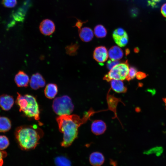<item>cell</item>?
Returning a JSON list of instances; mask_svg holds the SVG:
<instances>
[{"label": "cell", "instance_id": "7402d4cb", "mask_svg": "<svg viewBox=\"0 0 166 166\" xmlns=\"http://www.w3.org/2000/svg\"><path fill=\"white\" fill-rule=\"evenodd\" d=\"M9 141L5 136H0V150H2L6 148L9 145Z\"/></svg>", "mask_w": 166, "mask_h": 166}, {"label": "cell", "instance_id": "1f68e13d", "mask_svg": "<svg viewBox=\"0 0 166 166\" xmlns=\"http://www.w3.org/2000/svg\"><path fill=\"white\" fill-rule=\"evenodd\" d=\"M129 53V50L128 49H126L125 50V54L127 55Z\"/></svg>", "mask_w": 166, "mask_h": 166}, {"label": "cell", "instance_id": "5bb4252c", "mask_svg": "<svg viewBox=\"0 0 166 166\" xmlns=\"http://www.w3.org/2000/svg\"><path fill=\"white\" fill-rule=\"evenodd\" d=\"M79 36L81 40L85 42L90 41L93 37V31L88 27H84L78 30Z\"/></svg>", "mask_w": 166, "mask_h": 166}, {"label": "cell", "instance_id": "8fae6325", "mask_svg": "<svg viewBox=\"0 0 166 166\" xmlns=\"http://www.w3.org/2000/svg\"><path fill=\"white\" fill-rule=\"evenodd\" d=\"M105 123L101 120L93 121L91 125L92 132L96 135H100L104 133L106 129Z\"/></svg>", "mask_w": 166, "mask_h": 166}, {"label": "cell", "instance_id": "484cf974", "mask_svg": "<svg viewBox=\"0 0 166 166\" xmlns=\"http://www.w3.org/2000/svg\"><path fill=\"white\" fill-rule=\"evenodd\" d=\"M120 61L119 60L112 61L109 60L107 63V67L108 69L111 70L116 65L120 63Z\"/></svg>", "mask_w": 166, "mask_h": 166}, {"label": "cell", "instance_id": "4316f807", "mask_svg": "<svg viewBox=\"0 0 166 166\" xmlns=\"http://www.w3.org/2000/svg\"><path fill=\"white\" fill-rule=\"evenodd\" d=\"M7 155V153L6 152L0 150V166H2L3 165V158L5 157Z\"/></svg>", "mask_w": 166, "mask_h": 166}, {"label": "cell", "instance_id": "9a60e30c", "mask_svg": "<svg viewBox=\"0 0 166 166\" xmlns=\"http://www.w3.org/2000/svg\"><path fill=\"white\" fill-rule=\"evenodd\" d=\"M58 92L57 85L54 83H49L45 87L44 93L45 97L48 98L52 99L54 98Z\"/></svg>", "mask_w": 166, "mask_h": 166}, {"label": "cell", "instance_id": "cb8c5ba5", "mask_svg": "<svg viewBox=\"0 0 166 166\" xmlns=\"http://www.w3.org/2000/svg\"><path fill=\"white\" fill-rule=\"evenodd\" d=\"M137 73L136 69L134 67H130L129 68L128 74L126 78L128 81L133 79L136 76Z\"/></svg>", "mask_w": 166, "mask_h": 166}, {"label": "cell", "instance_id": "44dd1931", "mask_svg": "<svg viewBox=\"0 0 166 166\" xmlns=\"http://www.w3.org/2000/svg\"><path fill=\"white\" fill-rule=\"evenodd\" d=\"M79 47L77 43L72 44L65 48L66 53L70 56H74L77 53V50Z\"/></svg>", "mask_w": 166, "mask_h": 166}, {"label": "cell", "instance_id": "9c48e42d", "mask_svg": "<svg viewBox=\"0 0 166 166\" xmlns=\"http://www.w3.org/2000/svg\"><path fill=\"white\" fill-rule=\"evenodd\" d=\"M14 100L12 96L3 94L0 96V107L3 110L8 111L13 106Z\"/></svg>", "mask_w": 166, "mask_h": 166}, {"label": "cell", "instance_id": "d4e9b609", "mask_svg": "<svg viewBox=\"0 0 166 166\" xmlns=\"http://www.w3.org/2000/svg\"><path fill=\"white\" fill-rule=\"evenodd\" d=\"M2 3L6 7L13 8L17 4V0H3Z\"/></svg>", "mask_w": 166, "mask_h": 166}, {"label": "cell", "instance_id": "ffe728a7", "mask_svg": "<svg viewBox=\"0 0 166 166\" xmlns=\"http://www.w3.org/2000/svg\"><path fill=\"white\" fill-rule=\"evenodd\" d=\"M55 163L57 166H71L70 161L63 156H58L56 158Z\"/></svg>", "mask_w": 166, "mask_h": 166}, {"label": "cell", "instance_id": "4dcf8cb0", "mask_svg": "<svg viewBox=\"0 0 166 166\" xmlns=\"http://www.w3.org/2000/svg\"><path fill=\"white\" fill-rule=\"evenodd\" d=\"M132 15L133 17L136 16L137 15L138 11L136 8H133L132 10Z\"/></svg>", "mask_w": 166, "mask_h": 166}, {"label": "cell", "instance_id": "3957f363", "mask_svg": "<svg viewBox=\"0 0 166 166\" xmlns=\"http://www.w3.org/2000/svg\"><path fill=\"white\" fill-rule=\"evenodd\" d=\"M16 102L19 108V111L22 112L26 116L33 118L36 121L40 119V111L36 99L30 94L22 95L17 93Z\"/></svg>", "mask_w": 166, "mask_h": 166}, {"label": "cell", "instance_id": "6da1fadb", "mask_svg": "<svg viewBox=\"0 0 166 166\" xmlns=\"http://www.w3.org/2000/svg\"><path fill=\"white\" fill-rule=\"evenodd\" d=\"M93 113L90 111L81 118L76 115H64L56 118L59 130L63 133V136L61 145L64 147L70 146L77 138L79 127L84 123Z\"/></svg>", "mask_w": 166, "mask_h": 166}, {"label": "cell", "instance_id": "e0dca14e", "mask_svg": "<svg viewBox=\"0 0 166 166\" xmlns=\"http://www.w3.org/2000/svg\"><path fill=\"white\" fill-rule=\"evenodd\" d=\"M11 127V122L8 118L0 117V132H7L10 129Z\"/></svg>", "mask_w": 166, "mask_h": 166}, {"label": "cell", "instance_id": "ba28073f", "mask_svg": "<svg viewBox=\"0 0 166 166\" xmlns=\"http://www.w3.org/2000/svg\"><path fill=\"white\" fill-rule=\"evenodd\" d=\"M30 84L33 89L37 90L44 87L45 84V82L43 76L40 73H37L32 76Z\"/></svg>", "mask_w": 166, "mask_h": 166}, {"label": "cell", "instance_id": "83f0119b", "mask_svg": "<svg viewBox=\"0 0 166 166\" xmlns=\"http://www.w3.org/2000/svg\"><path fill=\"white\" fill-rule=\"evenodd\" d=\"M146 76L145 73L141 72H137L136 75V78L138 80L143 79Z\"/></svg>", "mask_w": 166, "mask_h": 166}, {"label": "cell", "instance_id": "ac0fdd59", "mask_svg": "<svg viewBox=\"0 0 166 166\" xmlns=\"http://www.w3.org/2000/svg\"><path fill=\"white\" fill-rule=\"evenodd\" d=\"M113 37L115 43L121 47L125 46L128 42V37L127 34L123 36L113 35Z\"/></svg>", "mask_w": 166, "mask_h": 166}, {"label": "cell", "instance_id": "603a6c76", "mask_svg": "<svg viewBox=\"0 0 166 166\" xmlns=\"http://www.w3.org/2000/svg\"><path fill=\"white\" fill-rule=\"evenodd\" d=\"M163 151V149L162 147L160 146H157L146 151L144 153L147 154H155L156 156H159L161 154Z\"/></svg>", "mask_w": 166, "mask_h": 166}, {"label": "cell", "instance_id": "52a82bcc", "mask_svg": "<svg viewBox=\"0 0 166 166\" xmlns=\"http://www.w3.org/2000/svg\"><path fill=\"white\" fill-rule=\"evenodd\" d=\"M108 53L105 46H99L95 48L93 53L94 59L100 64L106 61L108 59Z\"/></svg>", "mask_w": 166, "mask_h": 166}, {"label": "cell", "instance_id": "8992f818", "mask_svg": "<svg viewBox=\"0 0 166 166\" xmlns=\"http://www.w3.org/2000/svg\"><path fill=\"white\" fill-rule=\"evenodd\" d=\"M39 28L42 34L46 36H49L54 32L55 26L54 22L52 20L45 19L41 22Z\"/></svg>", "mask_w": 166, "mask_h": 166}, {"label": "cell", "instance_id": "5b68a950", "mask_svg": "<svg viewBox=\"0 0 166 166\" xmlns=\"http://www.w3.org/2000/svg\"><path fill=\"white\" fill-rule=\"evenodd\" d=\"M129 70L127 60L124 62L119 63L113 67L105 75L103 79L107 81L115 79L123 81L126 79Z\"/></svg>", "mask_w": 166, "mask_h": 166}, {"label": "cell", "instance_id": "4fadbf2b", "mask_svg": "<svg viewBox=\"0 0 166 166\" xmlns=\"http://www.w3.org/2000/svg\"><path fill=\"white\" fill-rule=\"evenodd\" d=\"M108 54L110 59L112 61L119 60L123 57V53L121 48L118 46H112L109 50Z\"/></svg>", "mask_w": 166, "mask_h": 166}, {"label": "cell", "instance_id": "7c38bea8", "mask_svg": "<svg viewBox=\"0 0 166 166\" xmlns=\"http://www.w3.org/2000/svg\"><path fill=\"white\" fill-rule=\"evenodd\" d=\"M89 160L93 166H101L104 162L105 157L101 153L94 152L90 155Z\"/></svg>", "mask_w": 166, "mask_h": 166}, {"label": "cell", "instance_id": "f1b7e54d", "mask_svg": "<svg viewBox=\"0 0 166 166\" xmlns=\"http://www.w3.org/2000/svg\"><path fill=\"white\" fill-rule=\"evenodd\" d=\"M161 12L163 16L166 18V3H164L161 8Z\"/></svg>", "mask_w": 166, "mask_h": 166}, {"label": "cell", "instance_id": "d6986e66", "mask_svg": "<svg viewBox=\"0 0 166 166\" xmlns=\"http://www.w3.org/2000/svg\"><path fill=\"white\" fill-rule=\"evenodd\" d=\"M94 33L97 37L103 38L106 36L107 31L106 28L103 25H98L94 27Z\"/></svg>", "mask_w": 166, "mask_h": 166}, {"label": "cell", "instance_id": "2e32d148", "mask_svg": "<svg viewBox=\"0 0 166 166\" xmlns=\"http://www.w3.org/2000/svg\"><path fill=\"white\" fill-rule=\"evenodd\" d=\"M110 81L111 87L115 92L121 93H125L127 91V88L121 80L113 79Z\"/></svg>", "mask_w": 166, "mask_h": 166}, {"label": "cell", "instance_id": "30bf717a", "mask_svg": "<svg viewBox=\"0 0 166 166\" xmlns=\"http://www.w3.org/2000/svg\"><path fill=\"white\" fill-rule=\"evenodd\" d=\"M14 81L17 85L19 87H26L29 81L28 76L24 71H19L15 75Z\"/></svg>", "mask_w": 166, "mask_h": 166}, {"label": "cell", "instance_id": "f546056e", "mask_svg": "<svg viewBox=\"0 0 166 166\" xmlns=\"http://www.w3.org/2000/svg\"><path fill=\"white\" fill-rule=\"evenodd\" d=\"M77 21L76 23L75 26L77 27L79 30L81 28V27L82 26L83 24L85 22H83L80 20L79 19H77Z\"/></svg>", "mask_w": 166, "mask_h": 166}, {"label": "cell", "instance_id": "277c9868", "mask_svg": "<svg viewBox=\"0 0 166 166\" xmlns=\"http://www.w3.org/2000/svg\"><path fill=\"white\" fill-rule=\"evenodd\" d=\"M53 109L58 115H70L74 109V105L70 97L64 95L56 98L52 105Z\"/></svg>", "mask_w": 166, "mask_h": 166}, {"label": "cell", "instance_id": "7a4b0ae2", "mask_svg": "<svg viewBox=\"0 0 166 166\" xmlns=\"http://www.w3.org/2000/svg\"><path fill=\"white\" fill-rule=\"evenodd\" d=\"M43 135L42 130L36 125L19 127L15 132V137L20 146L26 150L35 148Z\"/></svg>", "mask_w": 166, "mask_h": 166}, {"label": "cell", "instance_id": "d6a6232c", "mask_svg": "<svg viewBox=\"0 0 166 166\" xmlns=\"http://www.w3.org/2000/svg\"><path fill=\"white\" fill-rule=\"evenodd\" d=\"M163 101L164 102L165 104V105L166 108V97L163 98Z\"/></svg>", "mask_w": 166, "mask_h": 166}]
</instances>
